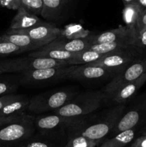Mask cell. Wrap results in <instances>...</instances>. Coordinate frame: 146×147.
Instances as JSON below:
<instances>
[{
	"label": "cell",
	"instance_id": "cell-1",
	"mask_svg": "<svg viewBox=\"0 0 146 147\" xmlns=\"http://www.w3.org/2000/svg\"><path fill=\"white\" fill-rule=\"evenodd\" d=\"M126 108L124 104L115 105L101 112L88 115L72 129L69 139L80 135L102 143L106 136L113 131Z\"/></svg>",
	"mask_w": 146,
	"mask_h": 147
},
{
	"label": "cell",
	"instance_id": "cell-2",
	"mask_svg": "<svg viewBox=\"0 0 146 147\" xmlns=\"http://www.w3.org/2000/svg\"><path fill=\"white\" fill-rule=\"evenodd\" d=\"M85 117H64L54 113L42 114L34 119L36 131L64 146L72 129L81 123Z\"/></svg>",
	"mask_w": 146,
	"mask_h": 147
},
{
	"label": "cell",
	"instance_id": "cell-3",
	"mask_svg": "<svg viewBox=\"0 0 146 147\" xmlns=\"http://www.w3.org/2000/svg\"><path fill=\"white\" fill-rule=\"evenodd\" d=\"M104 104L102 90H92L78 93L64 106L52 113L64 117H85L100 109Z\"/></svg>",
	"mask_w": 146,
	"mask_h": 147
},
{
	"label": "cell",
	"instance_id": "cell-4",
	"mask_svg": "<svg viewBox=\"0 0 146 147\" xmlns=\"http://www.w3.org/2000/svg\"><path fill=\"white\" fill-rule=\"evenodd\" d=\"M77 94V92L70 89L44 92L30 99L27 110L36 114L52 112L62 107Z\"/></svg>",
	"mask_w": 146,
	"mask_h": 147
},
{
	"label": "cell",
	"instance_id": "cell-5",
	"mask_svg": "<svg viewBox=\"0 0 146 147\" xmlns=\"http://www.w3.org/2000/svg\"><path fill=\"white\" fill-rule=\"evenodd\" d=\"M145 57H146L145 50L135 45L121 51L106 53L99 60L85 65L101 66L120 73L129 65Z\"/></svg>",
	"mask_w": 146,
	"mask_h": 147
},
{
	"label": "cell",
	"instance_id": "cell-6",
	"mask_svg": "<svg viewBox=\"0 0 146 147\" xmlns=\"http://www.w3.org/2000/svg\"><path fill=\"white\" fill-rule=\"evenodd\" d=\"M146 126V92L137 96L124 113L111 132L112 136L122 131Z\"/></svg>",
	"mask_w": 146,
	"mask_h": 147
},
{
	"label": "cell",
	"instance_id": "cell-7",
	"mask_svg": "<svg viewBox=\"0 0 146 147\" xmlns=\"http://www.w3.org/2000/svg\"><path fill=\"white\" fill-rule=\"evenodd\" d=\"M75 66H59L23 72L21 73L19 83L24 86H33L67 80V76Z\"/></svg>",
	"mask_w": 146,
	"mask_h": 147
},
{
	"label": "cell",
	"instance_id": "cell-8",
	"mask_svg": "<svg viewBox=\"0 0 146 147\" xmlns=\"http://www.w3.org/2000/svg\"><path fill=\"white\" fill-rule=\"evenodd\" d=\"M35 117L30 115L27 119L14 122L0 128V146L14 147L26 138L36 132Z\"/></svg>",
	"mask_w": 146,
	"mask_h": 147
},
{
	"label": "cell",
	"instance_id": "cell-9",
	"mask_svg": "<svg viewBox=\"0 0 146 147\" xmlns=\"http://www.w3.org/2000/svg\"><path fill=\"white\" fill-rule=\"evenodd\" d=\"M145 73L146 57H145L131 63L124 70L116 74L110 83H107L104 88L101 90L104 96V104L116 90L127 83L137 80Z\"/></svg>",
	"mask_w": 146,
	"mask_h": 147
},
{
	"label": "cell",
	"instance_id": "cell-10",
	"mask_svg": "<svg viewBox=\"0 0 146 147\" xmlns=\"http://www.w3.org/2000/svg\"><path fill=\"white\" fill-rule=\"evenodd\" d=\"M15 30L28 35L42 47L54 41L62 34V30L50 22L44 21L28 29Z\"/></svg>",
	"mask_w": 146,
	"mask_h": 147
},
{
	"label": "cell",
	"instance_id": "cell-11",
	"mask_svg": "<svg viewBox=\"0 0 146 147\" xmlns=\"http://www.w3.org/2000/svg\"><path fill=\"white\" fill-rule=\"evenodd\" d=\"M146 83V73H144L139 78L125 86H123L116 90L104 103L107 106H115V105H126L128 102L133 100L135 97L136 94L143 85Z\"/></svg>",
	"mask_w": 146,
	"mask_h": 147
},
{
	"label": "cell",
	"instance_id": "cell-12",
	"mask_svg": "<svg viewBox=\"0 0 146 147\" xmlns=\"http://www.w3.org/2000/svg\"><path fill=\"white\" fill-rule=\"evenodd\" d=\"M118 72L101 66L80 65L69 73L67 77L70 80H95L114 77Z\"/></svg>",
	"mask_w": 146,
	"mask_h": 147
},
{
	"label": "cell",
	"instance_id": "cell-13",
	"mask_svg": "<svg viewBox=\"0 0 146 147\" xmlns=\"http://www.w3.org/2000/svg\"><path fill=\"white\" fill-rule=\"evenodd\" d=\"M136 38V34L125 25H120L117 28L107 30L100 34H90L88 36L89 42L91 45L111 42L120 40H133L135 41Z\"/></svg>",
	"mask_w": 146,
	"mask_h": 147
},
{
	"label": "cell",
	"instance_id": "cell-14",
	"mask_svg": "<svg viewBox=\"0 0 146 147\" xmlns=\"http://www.w3.org/2000/svg\"><path fill=\"white\" fill-rule=\"evenodd\" d=\"M91 45L88 40V37L85 38L80 39H67L60 36L56 40L49 43L47 45L42 47V50H65L71 53H79V52L87 50Z\"/></svg>",
	"mask_w": 146,
	"mask_h": 147
},
{
	"label": "cell",
	"instance_id": "cell-15",
	"mask_svg": "<svg viewBox=\"0 0 146 147\" xmlns=\"http://www.w3.org/2000/svg\"><path fill=\"white\" fill-rule=\"evenodd\" d=\"M0 38L16 45L25 52L34 51L42 47L40 44L34 41L28 35L11 29H9L7 32L0 36Z\"/></svg>",
	"mask_w": 146,
	"mask_h": 147
},
{
	"label": "cell",
	"instance_id": "cell-16",
	"mask_svg": "<svg viewBox=\"0 0 146 147\" xmlns=\"http://www.w3.org/2000/svg\"><path fill=\"white\" fill-rule=\"evenodd\" d=\"M73 0H43L41 16L47 21H57L62 16Z\"/></svg>",
	"mask_w": 146,
	"mask_h": 147
},
{
	"label": "cell",
	"instance_id": "cell-17",
	"mask_svg": "<svg viewBox=\"0 0 146 147\" xmlns=\"http://www.w3.org/2000/svg\"><path fill=\"white\" fill-rule=\"evenodd\" d=\"M17 14L11 20L9 29L11 30H24L35 26L42 20L36 14L29 12L22 7L17 10Z\"/></svg>",
	"mask_w": 146,
	"mask_h": 147
},
{
	"label": "cell",
	"instance_id": "cell-18",
	"mask_svg": "<svg viewBox=\"0 0 146 147\" xmlns=\"http://www.w3.org/2000/svg\"><path fill=\"white\" fill-rule=\"evenodd\" d=\"M135 45H136L135 40H120L111 42L92 45L88 47L87 50L97 52L100 54H106V53H115V52L126 50V49L130 48Z\"/></svg>",
	"mask_w": 146,
	"mask_h": 147
},
{
	"label": "cell",
	"instance_id": "cell-19",
	"mask_svg": "<svg viewBox=\"0 0 146 147\" xmlns=\"http://www.w3.org/2000/svg\"><path fill=\"white\" fill-rule=\"evenodd\" d=\"M142 11L143 9L136 2L124 5V8L123 9V19L125 25L134 32L137 37V23Z\"/></svg>",
	"mask_w": 146,
	"mask_h": 147
},
{
	"label": "cell",
	"instance_id": "cell-20",
	"mask_svg": "<svg viewBox=\"0 0 146 147\" xmlns=\"http://www.w3.org/2000/svg\"><path fill=\"white\" fill-rule=\"evenodd\" d=\"M138 129L133 128L115 135L110 139H106L100 147H125L132 143L135 137Z\"/></svg>",
	"mask_w": 146,
	"mask_h": 147
},
{
	"label": "cell",
	"instance_id": "cell-21",
	"mask_svg": "<svg viewBox=\"0 0 146 147\" xmlns=\"http://www.w3.org/2000/svg\"><path fill=\"white\" fill-rule=\"evenodd\" d=\"M14 147H64V146L36 131L34 134L24 139Z\"/></svg>",
	"mask_w": 146,
	"mask_h": 147
},
{
	"label": "cell",
	"instance_id": "cell-22",
	"mask_svg": "<svg viewBox=\"0 0 146 147\" xmlns=\"http://www.w3.org/2000/svg\"><path fill=\"white\" fill-rule=\"evenodd\" d=\"M77 53H71L65 50L51 49V50H42L38 49L32 51L29 54V56L34 57H42V58H51L54 60H64L68 62L69 60L75 57Z\"/></svg>",
	"mask_w": 146,
	"mask_h": 147
},
{
	"label": "cell",
	"instance_id": "cell-23",
	"mask_svg": "<svg viewBox=\"0 0 146 147\" xmlns=\"http://www.w3.org/2000/svg\"><path fill=\"white\" fill-rule=\"evenodd\" d=\"M29 100L28 98L23 96L21 98L11 102L0 110V117L21 114L28 109Z\"/></svg>",
	"mask_w": 146,
	"mask_h": 147
},
{
	"label": "cell",
	"instance_id": "cell-24",
	"mask_svg": "<svg viewBox=\"0 0 146 147\" xmlns=\"http://www.w3.org/2000/svg\"><path fill=\"white\" fill-rule=\"evenodd\" d=\"M104 54H100L92 50H84L77 53L75 57L69 60L67 63L70 65H80L89 64L102 57Z\"/></svg>",
	"mask_w": 146,
	"mask_h": 147
},
{
	"label": "cell",
	"instance_id": "cell-25",
	"mask_svg": "<svg viewBox=\"0 0 146 147\" xmlns=\"http://www.w3.org/2000/svg\"><path fill=\"white\" fill-rule=\"evenodd\" d=\"M102 142L92 140L83 136H74L68 139L64 147H96Z\"/></svg>",
	"mask_w": 146,
	"mask_h": 147
},
{
	"label": "cell",
	"instance_id": "cell-26",
	"mask_svg": "<svg viewBox=\"0 0 146 147\" xmlns=\"http://www.w3.org/2000/svg\"><path fill=\"white\" fill-rule=\"evenodd\" d=\"M90 35L88 32L77 24H70L64 30H62V37L67 39L85 38Z\"/></svg>",
	"mask_w": 146,
	"mask_h": 147
},
{
	"label": "cell",
	"instance_id": "cell-27",
	"mask_svg": "<svg viewBox=\"0 0 146 147\" xmlns=\"http://www.w3.org/2000/svg\"><path fill=\"white\" fill-rule=\"evenodd\" d=\"M24 52L25 51L24 50L19 47L16 45L0 38V57L16 55Z\"/></svg>",
	"mask_w": 146,
	"mask_h": 147
},
{
	"label": "cell",
	"instance_id": "cell-28",
	"mask_svg": "<svg viewBox=\"0 0 146 147\" xmlns=\"http://www.w3.org/2000/svg\"><path fill=\"white\" fill-rule=\"evenodd\" d=\"M29 12L41 15L44 7L43 0H21V6Z\"/></svg>",
	"mask_w": 146,
	"mask_h": 147
},
{
	"label": "cell",
	"instance_id": "cell-29",
	"mask_svg": "<svg viewBox=\"0 0 146 147\" xmlns=\"http://www.w3.org/2000/svg\"><path fill=\"white\" fill-rule=\"evenodd\" d=\"M29 116L30 115L23 113L21 114L13 115V116H5V117H0V128L7 124H9V123H14V122L24 120V119H27Z\"/></svg>",
	"mask_w": 146,
	"mask_h": 147
},
{
	"label": "cell",
	"instance_id": "cell-30",
	"mask_svg": "<svg viewBox=\"0 0 146 147\" xmlns=\"http://www.w3.org/2000/svg\"><path fill=\"white\" fill-rule=\"evenodd\" d=\"M17 88V85L13 82L2 80L0 81V96L11 94Z\"/></svg>",
	"mask_w": 146,
	"mask_h": 147
},
{
	"label": "cell",
	"instance_id": "cell-31",
	"mask_svg": "<svg viewBox=\"0 0 146 147\" xmlns=\"http://www.w3.org/2000/svg\"><path fill=\"white\" fill-rule=\"evenodd\" d=\"M22 95H17V94H7L5 96H0V110L3 107L7 105L11 102L14 101L16 100L21 98L22 97Z\"/></svg>",
	"mask_w": 146,
	"mask_h": 147
},
{
	"label": "cell",
	"instance_id": "cell-32",
	"mask_svg": "<svg viewBox=\"0 0 146 147\" xmlns=\"http://www.w3.org/2000/svg\"><path fill=\"white\" fill-rule=\"evenodd\" d=\"M21 6V0H0V7L17 10Z\"/></svg>",
	"mask_w": 146,
	"mask_h": 147
},
{
	"label": "cell",
	"instance_id": "cell-33",
	"mask_svg": "<svg viewBox=\"0 0 146 147\" xmlns=\"http://www.w3.org/2000/svg\"><path fill=\"white\" fill-rule=\"evenodd\" d=\"M135 44L137 47H140L143 50H146V28L138 33L135 40Z\"/></svg>",
	"mask_w": 146,
	"mask_h": 147
},
{
	"label": "cell",
	"instance_id": "cell-34",
	"mask_svg": "<svg viewBox=\"0 0 146 147\" xmlns=\"http://www.w3.org/2000/svg\"><path fill=\"white\" fill-rule=\"evenodd\" d=\"M146 28V9L143 10L139 17L137 23V34Z\"/></svg>",
	"mask_w": 146,
	"mask_h": 147
},
{
	"label": "cell",
	"instance_id": "cell-35",
	"mask_svg": "<svg viewBox=\"0 0 146 147\" xmlns=\"http://www.w3.org/2000/svg\"><path fill=\"white\" fill-rule=\"evenodd\" d=\"M129 147H146V134L140 135L133 140Z\"/></svg>",
	"mask_w": 146,
	"mask_h": 147
},
{
	"label": "cell",
	"instance_id": "cell-36",
	"mask_svg": "<svg viewBox=\"0 0 146 147\" xmlns=\"http://www.w3.org/2000/svg\"><path fill=\"white\" fill-rule=\"evenodd\" d=\"M136 3L141 7L143 11L146 9V0H137Z\"/></svg>",
	"mask_w": 146,
	"mask_h": 147
},
{
	"label": "cell",
	"instance_id": "cell-37",
	"mask_svg": "<svg viewBox=\"0 0 146 147\" xmlns=\"http://www.w3.org/2000/svg\"><path fill=\"white\" fill-rule=\"evenodd\" d=\"M124 4V5H126V4H132V3H135L136 2L137 0H122Z\"/></svg>",
	"mask_w": 146,
	"mask_h": 147
},
{
	"label": "cell",
	"instance_id": "cell-38",
	"mask_svg": "<svg viewBox=\"0 0 146 147\" xmlns=\"http://www.w3.org/2000/svg\"><path fill=\"white\" fill-rule=\"evenodd\" d=\"M140 135H143V134H146V126H143V129L140 130Z\"/></svg>",
	"mask_w": 146,
	"mask_h": 147
},
{
	"label": "cell",
	"instance_id": "cell-39",
	"mask_svg": "<svg viewBox=\"0 0 146 147\" xmlns=\"http://www.w3.org/2000/svg\"><path fill=\"white\" fill-rule=\"evenodd\" d=\"M0 147H13V146H0Z\"/></svg>",
	"mask_w": 146,
	"mask_h": 147
}]
</instances>
